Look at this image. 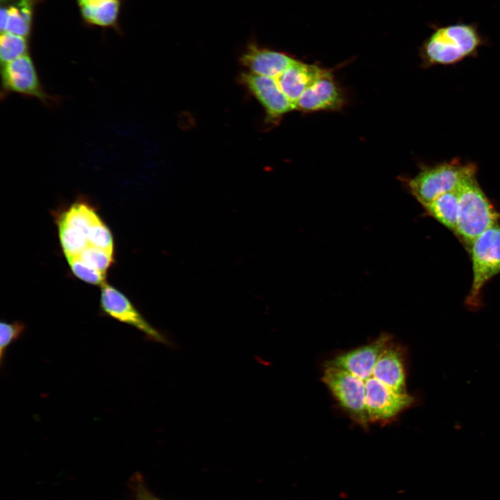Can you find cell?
<instances>
[{
	"instance_id": "obj_1",
	"label": "cell",
	"mask_w": 500,
	"mask_h": 500,
	"mask_svg": "<svg viewBox=\"0 0 500 500\" xmlns=\"http://www.w3.org/2000/svg\"><path fill=\"white\" fill-rule=\"evenodd\" d=\"M433 32L423 42L420 56L426 66L456 64L477 55L486 39L476 22H458L433 25Z\"/></svg>"
},
{
	"instance_id": "obj_2",
	"label": "cell",
	"mask_w": 500,
	"mask_h": 500,
	"mask_svg": "<svg viewBox=\"0 0 500 500\" xmlns=\"http://www.w3.org/2000/svg\"><path fill=\"white\" fill-rule=\"evenodd\" d=\"M457 192L459 214L455 233L469 247L478 236L498 224L499 214L480 187L476 171L461 181Z\"/></svg>"
},
{
	"instance_id": "obj_3",
	"label": "cell",
	"mask_w": 500,
	"mask_h": 500,
	"mask_svg": "<svg viewBox=\"0 0 500 500\" xmlns=\"http://www.w3.org/2000/svg\"><path fill=\"white\" fill-rule=\"evenodd\" d=\"M476 171V166L471 163L442 162L422 167L416 176L406 180V185L423 206L443 194L456 190L461 181Z\"/></svg>"
},
{
	"instance_id": "obj_4",
	"label": "cell",
	"mask_w": 500,
	"mask_h": 500,
	"mask_svg": "<svg viewBox=\"0 0 500 500\" xmlns=\"http://www.w3.org/2000/svg\"><path fill=\"white\" fill-rule=\"evenodd\" d=\"M100 218L94 206L83 198L76 200L57 214L56 222L60 244L67 260L77 256L90 246V229Z\"/></svg>"
},
{
	"instance_id": "obj_5",
	"label": "cell",
	"mask_w": 500,
	"mask_h": 500,
	"mask_svg": "<svg viewBox=\"0 0 500 500\" xmlns=\"http://www.w3.org/2000/svg\"><path fill=\"white\" fill-rule=\"evenodd\" d=\"M472 283L467 302L476 305L485 285L500 273V226L497 224L478 236L469 247Z\"/></svg>"
},
{
	"instance_id": "obj_6",
	"label": "cell",
	"mask_w": 500,
	"mask_h": 500,
	"mask_svg": "<svg viewBox=\"0 0 500 500\" xmlns=\"http://www.w3.org/2000/svg\"><path fill=\"white\" fill-rule=\"evenodd\" d=\"M322 380L351 419L362 428H368L370 422L363 381L346 370L331 365H324Z\"/></svg>"
},
{
	"instance_id": "obj_7",
	"label": "cell",
	"mask_w": 500,
	"mask_h": 500,
	"mask_svg": "<svg viewBox=\"0 0 500 500\" xmlns=\"http://www.w3.org/2000/svg\"><path fill=\"white\" fill-rule=\"evenodd\" d=\"M1 99L9 94L38 99L49 108L60 103L57 96L47 93L43 88L34 62L29 55L1 65Z\"/></svg>"
},
{
	"instance_id": "obj_8",
	"label": "cell",
	"mask_w": 500,
	"mask_h": 500,
	"mask_svg": "<svg viewBox=\"0 0 500 500\" xmlns=\"http://www.w3.org/2000/svg\"><path fill=\"white\" fill-rule=\"evenodd\" d=\"M364 383L365 403L370 423H388L410 407L414 402L413 397L408 393L397 394L372 376L365 380Z\"/></svg>"
},
{
	"instance_id": "obj_9",
	"label": "cell",
	"mask_w": 500,
	"mask_h": 500,
	"mask_svg": "<svg viewBox=\"0 0 500 500\" xmlns=\"http://www.w3.org/2000/svg\"><path fill=\"white\" fill-rule=\"evenodd\" d=\"M101 287L99 306L103 315L135 328L150 340L165 341L162 335L149 324L124 293L107 283Z\"/></svg>"
},
{
	"instance_id": "obj_10",
	"label": "cell",
	"mask_w": 500,
	"mask_h": 500,
	"mask_svg": "<svg viewBox=\"0 0 500 500\" xmlns=\"http://www.w3.org/2000/svg\"><path fill=\"white\" fill-rule=\"evenodd\" d=\"M391 340L389 334L382 333L369 344L335 356L324 365L341 368L364 382L372 375L378 356Z\"/></svg>"
},
{
	"instance_id": "obj_11",
	"label": "cell",
	"mask_w": 500,
	"mask_h": 500,
	"mask_svg": "<svg viewBox=\"0 0 500 500\" xmlns=\"http://www.w3.org/2000/svg\"><path fill=\"white\" fill-rule=\"evenodd\" d=\"M240 80L261 103L269 119L277 121L287 112L296 110L275 78L248 72L241 74Z\"/></svg>"
},
{
	"instance_id": "obj_12",
	"label": "cell",
	"mask_w": 500,
	"mask_h": 500,
	"mask_svg": "<svg viewBox=\"0 0 500 500\" xmlns=\"http://www.w3.org/2000/svg\"><path fill=\"white\" fill-rule=\"evenodd\" d=\"M344 96L331 72L323 69L319 77L301 94L296 110L302 112L336 110L344 105Z\"/></svg>"
},
{
	"instance_id": "obj_13",
	"label": "cell",
	"mask_w": 500,
	"mask_h": 500,
	"mask_svg": "<svg viewBox=\"0 0 500 500\" xmlns=\"http://www.w3.org/2000/svg\"><path fill=\"white\" fill-rule=\"evenodd\" d=\"M290 55L250 43L240 57V62L255 74L278 78L294 61Z\"/></svg>"
},
{
	"instance_id": "obj_14",
	"label": "cell",
	"mask_w": 500,
	"mask_h": 500,
	"mask_svg": "<svg viewBox=\"0 0 500 500\" xmlns=\"http://www.w3.org/2000/svg\"><path fill=\"white\" fill-rule=\"evenodd\" d=\"M372 376L393 392L407 394L403 353L399 345L391 340L378 356Z\"/></svg>"
},
{
	"instance_id": "obj_15",
	"label": "cell",
	"mask_w": 500,
	"mask_h": 500,
	"mask_svg": "<svg viewBox=\"0 0 500 500\" xmlns=\"http://www.w3.org/2000/svg\"><path fill=\"white\" fill-rule=\"evenodd\" d=\"M323 69L317 65L296 60L275 79L284 94L296 106L299 97L319 77Z\"/></svg>"
},
{
	"instance_id": "obj_16",
	"label": "cell",
	"mask_w": 500,
	"mask_h": 500,
	"mask_svg": "<svg viewBox=\"0 0 500 500\" xmlns=\"http://www.w3.org/2000/svg\"><path fill=\"white\" fill-rule=\"evenodd\" d=\"M37 0H1L0 29L27 38Z\"/></svg>"
},
{
	"instance_id": "obj_17",
	"label": "cell",
	"mask_w": 500,
	"mask_h": 500,
	"mask_svg": "<svg viewBox=\"0 0 500 500\" xmlns=\"http://www.w3.org/2000/svg\"><path fill=\"white\" fill-rule=\"evenodd\" d=\"M423 208L430 216L456 233L459 214L457 190L438 197Z\"/></svg>"
},
{
	"instance_id": "obj_18",
	"label": "cell",
	"mask_w": 500,
	"mask_h": 500,
	"mask_svg": "<svg viewBox=\"0 0 500 500\" xmlns=\"http://www.w3.org/2000/svg\"><path fill=\"white\" fill-rule=\"evenodd\" d=\"M85 22L101 27H110L117 23L120 0H102L80 5Z\"/></svg>"
},
{
	"instance_id": "obj_19",
	"label": "cell",
	"mask_w": 500,
	"mask_h": 500,
	"mask_svg": "<svg viewBox=\"0 0 500 500\" xmlns=\"http://www.w3.org/2000/svg\"><path fill=\"white\" fill-rule=\"evenodd\" d=\"M28 45L25 37L3 32L0 38L1 65L28 54Z\"/></svg>"
},
{
	"instance_id": "obj_20",
	"label": "cell",
	"mask_w": 500,
	"mask_h": 500,
	"mask_svg": "<svg viewBox=\"0 0 500 500\" xmlns=\"http://www.w3.org/2000/svg\"><path fill=\"white\" fill-rule=\"evenodd\" d=\"M74 258L87 266L106 274L114 262V253L94 246H88Z\"/></svg>"
},
{
	"instance_id": "obj_21",
	"label": "cell",
	"mask_w": 500,
	"mask_h": 500,
	"mask_svg": "<svg viewBox=\"0 0 500 500\" xmlns=\"http://www.w3.org/2000/svg\"><path fill=\"white\" fill-rule=\"evenodd\" d=\"M26 326L19 321L8 322L1 321L0 324V365L3 367L8 347L18 340L24 333Z\"/></svg>"
},
{
	"instance_id": "obj_22",
	"label": "cell",
	"mask_w": 500,
	"mask_h": 500,
	"mask_svg": "<svg viewBox=\"0 0 500 500\" xmlns=\"http://www.w3.org/2000/svg\"><path fill=\"white\" fill-rule=\"evenodd\" d=\"M73 274L80 280L92 285L102 286L106 283V274L83 263L76 258L67 260Z\"/></svg>"
},
{
	"instance_id": "obj_23",
	"label": "cell",
	"mask_w": 500,
	"mask_h": 500,
	"mask_svg": "<svg viewBox=\"0 0 500 500\" xmlns=\"http://www.w3.org/2000/svg\"><path fill=\"white\" fill-rule=\"evenodd\" d=\"M135 500H162L156 497L146 486L143 477L135 474L129 481Z\"/></svg>"
},
{
	"instance_id": "obj_24",
	"label": "cell",
	"mask_w": 500,
	"mask_h": 500,
	"mask_svg": "<svg viewBox=\"0 0 500 500\" xmlns=\"http://www.w3.org/2000/svg\"><path fill=\"white\" fill-rule=\"evenodd\" d=\"M102 0H78L79 6L83 3H90V2H95Z\"/></svg>"
}]
</instances>
